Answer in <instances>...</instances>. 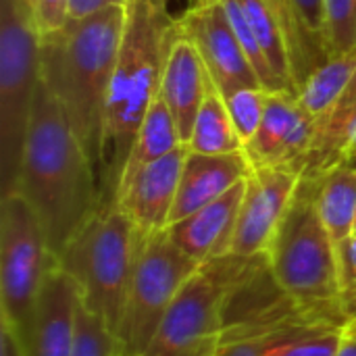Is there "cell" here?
<instances>
[{
    "mask_svg": "<svg viewBox=\"0 0 356 356\" xmlns=\"http://www.w3.org/2000/svg\"><path fill=\"white\" fill-rule=\"evenodd\" d=\"M340 165H356V73L334 106L315 119V134L300 177H323Z\"/></svg>",
    "mask_w": 356,
    "mask_h": 356,
    "instance_id": "cell-18",
    "label": "cell"
},
{
    "mask_svg": "<svg viewBox=\"0 0 356 356\" xmlns=\"http://www.w3.org/2000/svg\"><path fill=\"white\" fill-rule=\"evenodd\" d=\"M211 2H217V0H188V8H198V6H204Z\"/></svg>",
    "mask_w": 356,
    "mask_h": 356,
    "instance_id": "cell-35",
    "label": "cell"
},
{
    "mask_svg": "<svg viewBox=\"0 0 356 356\" xmlns=\"http://www.w3.org/2000/svg\"><path fill=\"white\" fill-rule=\"evenodd\" d=\"M244 190L246 179L200 211L171 223L167 227L171 242L198 265L229 254Z\"/></svg>",
    "mask_w": 356,
    "mask_h": 356,
    "instance_id": "cell-15",
    "label": "cell"
},
{
    "mask_svg": "<svg viewBox=\"0 0 356 356\" xmlns=\"http://www.w3.org/2000/svg\"><path fill=\"white\" fill-rule=\"evenodd\" d=\"M188 150L198 154H232V152H244V142L236 131V125L229 117V111L225 106L223 94L213 83L209 88V94L196 115Z\"/></svg>",
    "mask_w": 356,
    "mask_h": 356,
    "instance_id": "cell-22",
    "label": "cell"
},
{
    "mask_svg": "<svg viewBox=\"0 0 356 356\" xmlns=\"http://www.w3.org/2000/svg\"><path fill=\"white\" fill-rule=\"evenodd\" d=\"M336 356H356V330L353 325H348Z\"/></svg>",
    "mask_w": 356,
    "mask_h": 356,
    "instance_id": "cell-34",
    "label": "cell"
},
{
    "mask_svg": "<svg viewBox=\"0 0 356 356\" xmlns=\"http://www.w3.org/2000/svg\"><path fill=\"white\" fill-rule=\"evenodd\" d=\"M350 325H353V327H355V330H356V317H355V319H353V323H350Z\"/></svg>",
    "mask_w": 356,
    "mask_h": 356,
    "instance_id": "cell-36",
    "label": "cell"
},
{
    "mask_svg": "<svg viewBox=\"0 0 356 356\" xmlns=\"http://www.w3.org/2000/svg\"><path fill=\"white\" fill-rule=\"evenodd\" d=\"M125 4H127V0H125Z\"/></svg>",
    "mask_w": 356,
    "mask_h": 356,
    "instance_id": "cell-38",
    "label": "cell"
},
{
    "mask_svg": "<svg viewBox=\"0 0 356 356\" xmlns=\"http://www.w3.org/2000/svg\"><path fill=\"white\" fill-rule=\"evenodd\" d=\"M54 263L38 215L23 194L0 198V325L27 332L46 271Z\"/></svg>",
    "mask_w": 356,
    "mask_h": 356,
    "instance_id": "cell-8",
    "label": "cell"
},
{
    "mask_svg": "<svg viewBox=\"0 0 356 356\" xmlns=\"http://www.w3.org/2000/svg\"><path fill=\"white\" fill-rule=\"evenodd\" d=\"M73 356H119L117 340L102 319L92 315L79 300Z\"/></svg>",
    "mask_w": 356,
    "mask_h": 356,
    "instance_id": "cell-28",
    "label": "cell"
},
{
    "mask_svg": "<svg viewBox=\"0 0 356 356\" xmlns=\"http://www.w3.org/2000/svg\"><path fill=\"white\" fill-rule=\"evenodd\" d=\"M177 27L198 48L213 83L223 96L240 88L261 86L221 0L188 8L177 19Z\"/></svg>",
    "mask_w": 356,
    "mask_h": 356,
    "instance_id": "cell-11",
    "label": "cell"
},
{
    "mask_svg": "<svg viewBox=\"0 0 356 356\" xmlns=\"http://www.w3.org/2000/svg\"><path fill=\"white\" fill-rule=\"evenodd\" d=\"M269 94L271 92L265 90L263 86H252V88H240V90L223 96L229 117H232L236 131L242 138L244 146L254 138V134L261 127Z\"/></svg>",
    "mask_w": 356,
    "mask_h": 356,
    "instance_id": "cell-27",
    "label": "cell"
},
{
    "mask_svg": "<svg viewBox=\"0 0 356 356\" xmlns=\"http://www.w3.org/2000/svg\"><path fill=\"white\" fill-rule=\"evenodd\" d=\"M259 259L225 254L200 265L177 294L142 356H217L227 298Z\"/></svg>",
    "mask_w": 356,
    "mask_h": 356,
    "instance_id": "cell-7",
    "label": "cell"
},
{
    "mask_svg": "<svg viewBox=\"0 0 356 356\" xmlns=\"http://www.w3.org/2000/svg\"><path fill=\"white\" fill-rule=\"evenodd\" d=\"M177 33V19H171L165 0H127L100 144L98 181L104 204L115 202L138 129L161 94L169 50Z\"/></svg>",
    "mask_w": 356,
    "mask_h": 356,
    "instance_id": "cell-2",
    "label": "cell"
},
{
    "mask_svg": "<svg viewBox=\"0 0 356 356\" xmlns=\"http://www.w3.org/2000/svg\"><path fill=\"white\" fill-rule=\"evenodd\" d=\"M179 144H181V140H179V131L173 121V115H171L167 102L163 100V96L159 94V98L152 102V106L148 108V113L138 129V136H136L129 156L125 161L119 186L123 181H127L134 173H138L142 167H146L148 163H154V161L163 159L165 154H169L171 150H175ZM119 186H117V190H119Z\"/></svg>",
    "mask_w": 356,
    "mask_h": 356,
    "instance_id": "cell-21",
    "label": "cell"
},
{
    "mask_svg": "<svg viewBox=\"0 0 356 356\" xmlns=\"http://www.w3.org/2000/svg\"><path fill=\"white\" fill-rule=\"evenodd\" d=\"M348 325L332 315L307 313L267 332L257 356H336Z\"/></svg>",
    "mask_w": 356,
    "mask_h": 356,
    "instance_id": "cell-19",
    "label": "cell"
},
{
    "mask_svg": "<svg viewBox=\"0 0 356 356\" xmlns=\"http://www.w3.org/2000/svg\"><path fill=\"white\" fill-rule=\"evenodd\" d=\"M275 15V19L282 25L286 44H288V52H290V60H292V73H294V86H296V94L298 88L307 81V77L319 69L327 58V50L323 48V44H319L305 27L294 0H263Z\"/></svg>",
    "mask_w": 356,
    "mask_h": 356,
    "instance_id": "cell-23",
    "label": "cell"
},
{
    "mask_svg": "<svg viewBox=\"0 0 356 356\" xmlns=\"http://www.w3.org/2000/svg\"><path fill=\"white\" fill-rule=\"evenodd\" d=\"M123 25L125 4H115L86 19H69L60 31L40 40V77L58 100L98 177L104 113Z\"/></svg>",
    "mask_w": 356,
    "mask_h": 356,
    "instance_id": "cell-3",
    "label": "cell"
},
{
    "mask_svg": "<svg viewBox=\"0 0 356 356\" xmlns=\"http://www.w3.org/2000/svg\"><path fill=\"white\" fill-rule=\"evenodd\" d=\"M40 31L27 0H0V188L17 192L40 83Z\"/></svg>",
    "mask_w": 356,
    "mask_h": 356,
    "instance_id": "cell-6",
    "label": "cell"
},
{
    "mask_svg": "<svg viewBox=\"0 0 356 356\" xmlns=\"http://www.w3.org/2000/svg\"><path fill=\"white\" fill-rule=\"evenodd\" d=\"M79 292L69 273L56 263L46 271L21 348L25 356H73Z\"/></svg>",
    "mask_w": 356,
    "mask_h": 356,
    "instance_id": "cell-14",
    "label": "cell"
},
{
    "mask_svg": "<svg viewBox=\"0 0 356 356\" xmlns=\"http://www.w3.org/2000/svg\"><path fill=\"white\" fill-rule=\"evenodd\" d=\"M300 175L275 167H250L229 254L265 257L296 194Z\"/></svg>",
    "mask_w": 356,
    "mask_h": 356,
    "instance_id": "cell-10",
    "label": "cell"
},
{
    "mask_svg": "<svg viewBox=\"0 0 356 356\" xmlns=\"http://www.w3.org/2000/svg\"><path fill=\"white\" fill-rule=\"evenodd\" d=\"M273 73L280 77V81L286 86V90L296 94L294 86V73H292V60L288 52V44L282 31L280 21L275 19L273 10L263 0H238Z\"/></svg>",
    "mask_w": 356,
    "mask_h": 356,
    "instance_id": "cell-25",
    "label": "cell"
},
{
    "mask_svg": "<svg viewBox=\"0 0 356 356\" xmlns=\"http://www.w3.org/2000/svg\"><path fill=\"white\" fill-rule=\"evenodd\" d=\"M356 73V54L330 56L319 69H315L307 81L298 88V102L313 117L319 119L334 102L344 94Z\"/></svg>",
    "mask_w": 356,
    "mask_h": 356,
    "instance_id": "cell-24",
    "label": "cell"
},
{
    "mask_svg": "<svg viewBox=\"0 0 356 356\" xmlns=\"http://www.w3.org/2000/svg\"><path fill=\"white\" fill-rule=\"evenodd\" d=\"M315 134V119L302 108L292 92H271L254 138L244 146L250 167L305 171L307 154Z\"/></svg>",
    "mask_w": 356,
    "mask_h": 356,
    "instance_id": "cell-12",
    "label": "cell"
},
{
    "mask_svg": "<svg viewBox=\"0 0 356 356\" xmlns=\"http://www.w3.org/2000/svg\"><path fill=\"white\" fill-rule=\"evenodd\" d=\"M319 179L300 177L267 250V267L280 290L294 302L350 323L340 298L336 244L317 209Z\"/></svg>",
    "mask_w": 356,
    "mask_h": 356,
    "instance_id": "cell-4",
    "label": "cell"
},
{
    "mask_svg": "<svg viewBox=\"0 0 356 356\" xmlns=\"http://www.w3.org/2000/svg\"><path fill=\"white\" fill-rule=\"evenodd\" d=\"M211 86L213 79L209 75V69L198 48L179 31L169 50V58L161 83V96L173 115L181 144H188L196 115Z\"/></svg>",
    "mask_w": 356,
    "mask_h": 356,
    "instance_id": "cell-16",
    "label": "cell"
},
{
    "mask_svg": "<svg viewBox=\"0 0 356 356\" xmlns=\"http://www.w3.org/2000/svg\"><path fill=\"white\" fill-rule=\"evenodd\" d=\"M186 154L188 146L179 144L175 150L148 163L119 186L115 204L129 217L140 240L169 227Z\"/></svg>",
    "mask_w": 356,
    "mask_h": 356,
    "instance_id": "cell-13",
    "label": "cell"
},
{
    "mask_svg": "<svg viewBox=\"0 0 356 356\" xmlns=\"http://www.w3.org/2000/svg\"><path fill=\"white\" fill-rule=\"evenodd\" d=\"M17 192L38 215L54 259L104 204L94 165L42 77L33 98Z\"/></svg>",
    "mask_w": 356,
    "mask_h": 356,
    "instance_id": "cell-1",
    "label": "cell"
},
{
    "mask_svg": "<svg viewBox=\"0 0 356 356\" xmlns=\"http://www.w3.org/2000/svg\"><path fill=\"white\" fill-rule=\"evenodd\" d=\"M165 2H171V0H165Z\"/></svg>",
    "mask_w": 356,
    "mask_h": 356,
    "instance_id": "cell-37",
    "label": "cell"
},
{
    "mask_svg": "<svg viewBox=\"0 0 356 356\" xmlns=\"http://www.w3.org/2000/svg\"><path fill=\"white\" fill-rule=\"evenodd\" d=\"M294 6L307 27V31L325 48V10L323 0H294ZM327 50V48H325Z\"/></svg>",
    "mask_w": 356,
    "mask_h": 356,
    "instance_id": "cell-31",
    "label": "cell"
},
{
    "mask_svg": "<svg viewBox=\"0 0 356 356\" xmlns=\"http://www.w3.org/2000/svg\"><path fill=\"white\" fill-rule=\"evenodd\" d=\"M115 4H125V0H69V19H86Z\"/></svg>",
    "mask_w": 356,
    "mask_h": 356,
    "instance_id": "cell-32",
    "label": "cell"
},
{
    "mask_svg": "<svg viewBox=\"0 0 356 356\" xmlns=\"http://www.w3.org/2000/svg\"><path fill=\"white\" fill-rule=\"evenodd\" d=\"M142 240L129 217L115 204L102 209L56 257L75 282L81 305L102 319L117 338Z\"/></svg>",
    "mask_w": 356,
    "mask_h": 356,
    "instance_id": "cell-5",
    "label": "cell"
},
{
    "mask_svg": "<svg viewBox=\"0 0 356 356\" xmlns=\"http://www.w3.org/2000/svg\"><path fill=\"white\" fill-rule=\"evenodd\" d=\"M200 269L169 238L167 229L142 240L136 259L125 313L117 332V355L142 356L161 321L188 280Z\"/></svg>",
    "mask_w": 356,
    "mask_h": 356,
    "instance_id": "cell-9",
    "label": "cell"
},
{
    "mask_svg": "<svg viewBox=\"0 0 356 356\" xmlns=\"http://www.w3.org/2000/svg\"><path fill=\"white\" fill-rule=\"evenodd\" d=\"M330 56L356 54V0H323Z\"/></svg>",
    "mask_w": 356,
    "mask_h": 356,
    "instance_id": "cell-26",
    "label": "cell"
},
{
    "mask_svg": "<svg viewBox=\"0 0 356 356\" xmlns=\"http://www.w3.org/2000/svg\"><path fill=\"white\" fill-rule=\"evenodd\" d=\"M40 38L60 31L69 23V0H27Z\"/></svg>",
    "mask_w": 356,
    "mask_h": 356,
    "instance_id": "cell-30",
    "label": "cell"
},
{
    "mask_svg": "<svg viewBox=\"0 0 356 356\" xmlns=\"http://www.w3.org/2000/svg\"><path fill=\"white\" fill-rule=\"evenodd\" d=\"M248 173L250 163L244 152L198 154L188 150L169 225L221 198L236 184L244 181Z\"/></svg>",
    "mask_w": 356,
    "mask_h": 356,
    "instance_id": "cell-17",
    "label": "cell"
},
{
    "mask_svg": "<svg viewBox=\"0 0 356 356\" xmlns=\"http://www.w3.org/2000/svg\"><path fill=\"white\" fill-rule=\"evenodd\" d=\"M317 209L334 244L356 234V165H340L319 179Z\"/></svg>",
    "mask_w": 356,
    "mask_h": 356,
    "instance_id": "cell-20",
    "label": "cell"
},
{
    "mask_svg": "<svg viewBox=\"0 0 356 356\" xmlns=\"http://www.w3.org/2000/svg\"><path fill=\"white\" fill-rule=\"evenodd\" d=\"M0 356H25L17 336L4 325H0Z\"/></svg>",
    "mask_w": 356,
    "mask_h": 356,
    "instance_id": "cell-33",
    "label": "cell"
},
{
    "mask_svg": "<svg viewBox=\"0 0 356 356\" xmlns=\"http://www.w3.org/2000/svg\"><path fill=\"white\" fill-rule=\"evenodd\" d=\"M336 263L342 307L353 323L356 317V234L336 244Z\"/></svg>",
    "mask_w": 356,
    "mask_h": 356,
    "instance_id": "cell-29",
    "label": "cell"
}]
</instances>
